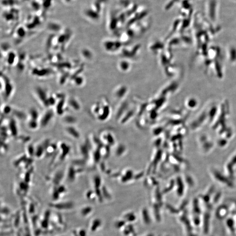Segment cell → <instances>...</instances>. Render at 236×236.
Returning a JSON list of instances; mask_svg holds the SVG:
<instances>
[{"label": "cell", "instance_id": "obj_1", "mask_svg": "<svg viewBox=\"0 0 236 236\" xmlns=\"http://www.w3.org/2000/svg\"><path fill=\"white\" fill-rule=\"evenodd\" d=\"M52 113L49 111V112H47L46 113H45V115L43 116V118L42 119L41 123L42 124V125L45 126L47 125V120L48 122H50V119L52 118L53 116Z\"/></svg>", "mask_w": 236, "mask_h": 236}]
</instances>
